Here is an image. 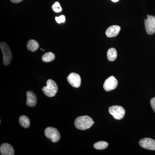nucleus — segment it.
<instances>
[{
    "instance_id": "1",
    "label": "nucleus",
    "mask_w": 155,
    "mask_h": 155,
    "mask_svg": "<svg viewBox=\"0 0 155 155\" xmlns=\"http://www.w3.org/2000/svg\"><path fill=\"white\" fill-rule=\"evenodd\" d=\"M75 127L79 130H85L92 127L94 123L91 117L88 116H79L75 121Z\"/></svg>"
},
{
    "instance_id": "2",
    "label": "nucleus",
    "mask_w": 155,
    "mask_h": 155,
    "mask_svg": "<svg viewBox=\"0 0 155 155\" xmlns=\"http://www.w3.org/2000/svg\"><path fill=\"white\" fill-rule=\"evenodd\" d=\"M46 86L44 87L42 91L48 97L55 96L58 91V86L56 82L52 79H48L46 82Z\"/></svg>"
},
{
    "instance_id": "3",
    "label": "nucleus",
    "mask_w": 155,
    "mask_h": 155,
    "mask_svg": "<svg viewBox=\"0 0 155 155\" xmlns=\"http://www.w3.org/2000/svg\"><path fill=\"white\" fill-rule=\"evenodd\" d=\"M0 48L3 54V64L5 66H8L11 63L12 60V52L8 45L4 42L1 43Z\"/></svg>"
},
{
    "instance_id": "4",
    "label": "nucleus",
    "mask_w": 155,
    "mask_h": 155,
    "mask_svg": "<svg viewBox=\"0 0 155 155\" xmlns=\"http://www.w3.org/2000/svg\"><path fill=\"white\" fill-rule=\"evenodd\" d=\"M45 136L52 142L56 143L61 138V134L57 128L53 127H48L45 131Z\"/></svg>"
},
{
    "instance_id": "5",
    "label": "nucleus",
    "mask_w": 155,
    "mask_h": 155,
    "mask_svg": "<svg viewBox=\"0 0 155 155\" xmlns=\"http://www.w3.org/2000/svg\"><path fill=\"white\" fill-rule=\"evenodd\" d=\"M109 112L115 119L121 120L124 118L125 115V109L120 106H113L110 107Z\"/></svg>"
},
{
    "instance_id": "6",
    "label": "nucleus",
    "mask_w": 155,
    "mask_h": 155,
    "mask_svg": "<svg viewBox=\"0 0 155 155\" xmlns=\"http://www.w3.org/2000/svg\"><path fill=\"white\" fill-rule=\"evenodd\" d=\"M145 26L147 33L150 35L155 32V17L151 15H147V19H144Z\"/></svg>"
},
{
    "instance_id": "7",
    "label": "nucleus",
    "mask_w": 155,
    "mask_h": 155,
    "mask_svg": "<svg viewBox=\"0 0 155 155\" xmlns=\"http://www.w3.org/2000/svg\"><path fill=\"white\" fill-rule=\"evenodd\" d=\"M118 85V81L114 76H111L106 79L104 84V88L107 91L115 89Z\"/></svg>"
},
{
    "instance_id": "8",
    "label": "nucleus",
    "mask_w": 155,
    "mask_h": 155,
    "mask_svg": "<svg viewBox=\"0 0 155 155\" xmlns=\"http://www.w3.org/2000/svg\"><path fill=\"white\" fill-rule=\"evenodd\" d=\"M67 80L72 87L75 88L79 87L81 84L80 75L75 72L70 73L67 78Z\"/></svg>"
},
{
    "instance_id": "9",
    "label": "nucleus",
    "mask_w": 155,
    "mask_h": 155,
    "mask_svg": "<svg viewBox=\"0 0 155 155\" xmlns=\"http://www.w3.org/2000/svg\"><path fill=\"white\" fill-rule=\"evenodd\" d=\"M139 144L146 149L155 150V140L150 138L142 139L139 141Z\"/></svg>"
},
{
    "instance_id": "10",
    "label": "nucleus",
    "mask_w": 155,
    "mask_h": 155,
    "mask_svg": "<svg viewBox=\"0 0 155 155\" xmlns=\"http://www.w3.org/2000/svg\"><path fill=\"white\" fill-rule=\"evenodd\" d=\"M0 152L2 155H14V150L12 146L8 143H5L1 145Z\"/></svg>"
},
{
    "instance_id": "11",
    "label": "nucleus",
    "mask_w": 155,
    "mask_h": 155,
    "mask_svg": "<svg viewBox=\"0 0 155 155\" xmlns=\"http://www.w3.org/2000/svg\"><path fill=\"white\" fill-rule=\"evenodd\" d=\"M27 102L26 104L28 107H33L36 105L37 103V98L36 95L33 92L28 91L26 92Z\"/></svg>"
},
{
    "instance_id": "12",
    "label": "nucleus",
    "mask_w": 155,
    "mask_h": 155,
    "mask_svg": "<svg viewBox=\"0 0 155 155\" xmlns=\"http://www.w3.org/2000/svg\"><path fill=\"white\" fill-rule=\"evenodd\" d=\"M121 28L119 25H114L110 26L106 31V35L108 37H114L119 34Z\"/></svg>"
},
{
    "instance_id": "13",
    "label": "nucleus",
    "mask_w": 155,
    "mask_h": 155,
    "mask_svg": "<svg viewBox=\"0 0 155 155\" xmlns=\"http://www.w3.org/2000/svg\"><path fill=\"white\" fill-rule=\"evenodd\" d=\"M39 47V45L38 42L34 39L28 41L27 44V49L32 52L35 51L38 49Z\"/></svg>"
},
{
    "instance_id": "14",
    "label": "nucleus",
    "mask_w": 155,
    "mask_h": 155,
    "mask_svg": "<svg viewBox=\"0 0 155 155\" xmlns=\"http://www.w3.org/2000/svg\"><path fill=\"white\" fill-rule=\"evenodd\" d=\"M19 123L21 126L24 128H28L30 125V119L27 116H22L19 117Z\"/></svg>"
},
{
    "instance_id": "15",
    "label": "nucleus",
    "mask_w": 155,
    "mask_h": 155,
    "mask_svg": "<svg viewBox=\"0 0 155 155\" xmlns=\"http://www.w3.org/2000/svg\"><path fill=\"white\" fill-rule=\"evenodd\" d=\"M107 56L108 59L109 61H114L117 58V51L114 48H111L108 50L107 53Z\"/></svg>"
},
{
    "instance_id": "16",
    "label": "nucleus",
    "mask_w": 155,
    "mask_h": 155,
    "mask_svg": "<svg viewBox=\"0 0 155 155\" xmlns=\"http://www.w3.org/2000/svg\"><path fill=\"white\" fill-rule=\"evenodd\" d=\"M55 58V55L54 53L49 52L45 53L42 57V60L46 63L51 62L54 61Z\"/></svg>"
},
{
    "instance_id": "17",
    "label": "nucleus",
    "mask_w": 155,
    "mask_h": 155,
    "mask_svg": "<svg viewBox=\"0 0 155 155\" xmlns=\"http://www.w3.org/2000/svg\"><path fill=\"white\" fill-rule=\"evenodd\" d=\"M108 146V143L107 142L101 141L97 142L94 145L95 149L98 150L105 149Z\"/></svg>"
},
{
    "instance_id": "18",
    "label": "nucleus",
    "mask_w": 155,
    "mask_h": 155,
    "mask_svg": "<svg viewBox=\"0 0 155 155\" xmlns=\"http://www.w3.org/2000/svg\"><path fill=\"white\" fill-rule=\"evenodd\" d=\"M52 8L53 11L56 13H60L62 11V8L61 7V5L58 2H56L53 4L52 6Z\"/></svg>"
},
{
    "instance_id": "19",
    "label": "nucleus",
    "mask_w": 155,
    "mask_h": 155,
    "mask_svg": "<svg viewBox=\"0 0 155 155\" xmlns=\"http://www.w3.org/2000/svg\"><path fill=\"white\" fill-rule=\"evenodd\" d=\"M55 20L59 24L61 23H64L65 22L66 19H65V17L64 15H61L59 17H55Z\"/></svg>"
},
{
    "instance_id": "20",
    "label": "nucleus",
    "mask_w": 155,
    "mask_h": 155,
    "mask_svg": "<svg viewBox=\"0 0 155 155\" xmlns=\"http://www.w3.org/2000/svg\"><path fill=\"white\" fill-rule=\"evenodd\" d=\"M150 104L153 110L155 113V97L153 98L150 101Z\"/></svg>"
},
{
    "instance_id": "21",
    "label": "nucleus",
    "mask_w": 155,
    "mask_h": 155,
    "mask_svg": "<svg viewBox=\"0 0 155 155\" xmlns=\"http://www.w3.org/2000/svg\"><path fill=\"white\" fill-rule=\"evenodd\" d=\"M12 3H18L22 2L23 0H11Z\"/></svg>"
},
{
    "instance_id": "22",
    "label": "nucleus",
    "mask_w": 155,
    "mask_h": 155,
    "mask_svg": "<svg viewBox=\"0 0 155 155\" xmlns=\"http://www.w3.org/2000/svg\"><path fill=\"white\" fill-rule=\"evenodd\" d=\"M111 1H112V2H118L119 0H111Z\"/></svg>"
}]
</instances>
